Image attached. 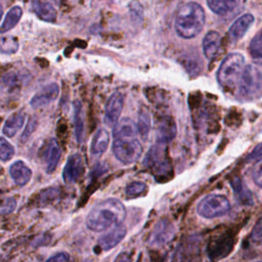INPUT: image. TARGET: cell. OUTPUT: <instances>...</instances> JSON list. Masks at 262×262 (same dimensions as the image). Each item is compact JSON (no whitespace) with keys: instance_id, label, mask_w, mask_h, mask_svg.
I'll return each mask as SVG.
<instances>
[{"instance_id":"obj_27","label":"cell","mask_w":262,"mask_h":262,"mask_svg":"<svg viewBox=\"0 0 262 262\" xmlns=\"http://www.w3.org/2000/svg\"><path fill=\"white\" fill-rule=\"evenodd\" d=\"M23 15V9L19 6H13L8 10L0 27V33H6L16 26Z\"/></svg>"},{"instance_id":"obj_29","label":"cell","mask_w":262,"mask_h":262,"mask_svg":"<svg viewBox=\"0 0 262 262\" xmlns=\"http://www.w3.org/2000/svg\"><path fill=\"white\" fill-rule=\"evenodd\" d=\"M18 49L16 38L7 36L0 38V51L3 53H14Z\"/></svg>"},{"instance_id":"obj_28","label":"cell","mask_w":262,"mask_h":262,"mask_svg":"<svg viewBox=\"0 0 262 262\" xmlns=\"http://www.w3.org/2000/svg\"><path fill=\"white\" fill-rule=\"evenodd\" d=\"M249 51L254 60H256L258 63L261 62L262 57V39H261V32H258L257 35L252 39Z\"/></svg>"},{"instance_id":"obj_19","label":"cell","mask_w":262,"mask_h":262,"mask_svg":"<svg viewBox=\"0 0 262 262\" xmlns=\"http://www.w3.org/2000/svg\"><path fill=\"white\" fill-rule=\"evenodd\" d=\"M9 173L14 182L19 185H26L32 177V170L23 162L16 161L9 167Z\"/></svg>"},{"instance_id":"obj_3","label":"cell","mask_w":262,"mask_h":262,"mask_svg":"<svg viewBox=\"0 0 262 262\" xmlns=\"http://www.w3.org/2000/svg\"><path fill=\"white\" fill-rule=\"evenodd\" d=\"M245 57L238 52H232L226 55L217 71V81L225 90L233 89L243 73Z\"/></svg>"},{"instance_id":"obj_38","label":"cell","mask_w":262,"mask_h":262,"mask_svg":"<svg viewBox=\"0 0 262 262\" xmlns=\"http://www.w3.org/2000/svg\"><path fill=\"white\" fill-rule=\"evenodd\" d=\"M2 14H3V8H2V6L0 5V19H1V17H2Z\"/></svg>"},{"instance_id":"obj_34","label":"cell","mask_w":262,"mask_h":262,"mask_svg":"<svg viewBox=\"0 0 262 262\" xmlns=\"http://www.w3.org/2000/svg\"><path fill=\"white\" fill-rule=\"evenodd\" d=\"M261 174H262V171H261V161H258L257 168L253 172V178H254L255 183L259 187L262 186V175Z\"/></svg>"},{"instance_id":"obj_30","label":"cell","mask_w":262,"mask_h":262,"mask_svg":"<svg viewBox=\"0 0 262 262\" xmlns=\"http://www.w3.org/2000/svg\"><path fill=\"white\" fill-rule=\"evenodd\" d=\"M16 207V201L12 196L5 195L0 190V214H9L14 211Z\"/></svg>"},{"instance_id":"obj_21","label":"cell","mask_w":262,"mask_h":262,"mask_svg":"<svg viewBox=\"0 0 262 262\" xmlns=\"http://www.w3.org/2000/svg\"><path fill=\"white\" fill-rule=\"evenodd\" d=\"M32 7L34 12L40 19L49 23H52L56 19V10L49 2L34 0L32 3Z\"/></svg>"},{"instance_id":"obj_33","label":"cell","mask_w":262,"mask_h":262,"mask_svg":"<svg viewBox=\"0 0 262 262\" xmlns=\"http://www.w3.org/2000/svg\"><path fill=\"white\" fill-rule=\"evenodd\" d=\"M36 125H37L36 120L31 119V120L29 121V123H28V125H27V127H26V129H25V131H24V133H23L21 136H20L21 141H26V140L30 137V135H31V134L34 132V130H35Z\"/></svg>"},{"instance_id":"obj_15","label":"cell","mask_w":262,"mask_h":262,"mask_svg":"<svg viewBox=\"0 0 262 262\" xmlns=\"http://www.w3.org/2000/svg\"><path fill=\"white\" fill-rule=\"evenodd\" d=\"M176 133H177V128L173 118L166 116L159 121L158 128H157L158 142L168 144L171 140L174 139V137L176 136Z\"/></svg>"},{"instance_id":"obj_16","label":"cell","mask_w":262,"mask_h":262,"mask_svg":"<svg viewBox=\"0 0 262 262\" xmlns=\"http://www.w3.org/2000/svg\"><path fill=\"white\" fill-rule=\"evenodd\" d=\"M232 248V237L228 234H223L218 239L212 241L208 248V255L210 259L216 260L227 255Z\"/></svg>"},{"instance_id":"obj_12","label":"cell","mask_w":262,"mask_h":262,"mask_svg":"<svg viewBox=\"0 0 262 262\" xmlns=\"http://www.w3.org/2000/svg\"><path fill=\"white\" fill-rule=\"evenodd\" d=\"M84 164L80 154L71 155L66 163L62 170V178L67 183H74L83 174Z\"/></svg>"},{"instance_id":"obj_10","label":"cell","mask_w":262,"mask_h":262,"mask_svg":"<svg viewBox=\"0 0 262 262\" xmlns=\"http://www.w3.org/2000/svg\"><path fill=\"white\" fill-rule=\"evenodd\" d=\"M126 234L127 228L122 222L115 224L110 231L105 232L98 238V247L102 251H110L114 249L119 243H121V241L126 236Z\"/></svg>"},{"instance_id":"obj_6","label":"cell","mask_w":262,"mask_h":262,"mask_svg":"<svg viewBox=\"0 0 262 262\" xmlns=\"http://www.w3.org/2000/svg\"><path fill=\"white\" fill-rule=\"evenodd\" d=\"M230 208V203L226 196L222 194H209L198 204L196 212L204 218L213 219L226 215Z\"/></svg>"},{"instance_id":"obj_8","label":"cell","mask_w":262,"mask_h":262,"mask_svg":"<svg viewBox=\"0 0 262 262\" xmlns=\"http://www.w3.org/2000/svg\"><path fill=\"white\" fill-rule=\"evenodd\" d=\"M60 156L61 149L56 139L50 138L47 140L41 151V157L47 173H52L56 169L60 160Z\"/></svg>"},{"instance_id":"obj_2","label":"cell","mask_w":262,"mask_h":262,"mask_svg":"<svg viewBox=\"0 0 262 262\" xmlns=\"http://www.w3.org/2000/svg\"><path fill=\"white\" fill-rule=\"evenodd\" d=\"M206 21L203 7L196 2H187L177 11L174 28L177 35L183 39H191L198 36Z\"/></svg>"},{"instance_id":"obj_20","label":"cell","mask_w":262,"mask_h":262,"mask_svg":"<svg viewBox=\"0 0 262 262\" xmlns=\"http://www.w3.org/2000/svg\"><path fill=\"white\" fill-rule=\"evenodd\" d=\"M230 184L233 189L234 195L241 205L252 206L254 204V199L251 190L243 183L239 178H234L230 181Z\"/></svg>"},{"instance_id":"obj_9","label":"cell","mask_w":262,"mask_h":262,"mask_svg":"<svg viewBox=\"0 0 262 262\" xmlns=\"http://www.w3.org/2000/svg\"><path fill=\"white\" fill-rule=\"evenodd\" d=\"M124 105V96L120 91L114 92L105 103V111H104V123L110 126L114 127L117 121L120 118Z\"/></svg>"},{"instance_id":"obj_4","label":"cell","mask_w":262,"mask_h":262,"mask_svg":"<svg viewBox=\"0 0 262 262\" xmlns=\"http://www.w3.org/2000/svg\"><path fill=\"white\" fill-rule=\"evenodd\" d=\"M166 145L158 142L150 147L143 160L144 167L151 171L155 178L163 181L170 178L172 174V166L167 156Z\"/></svg>"},{"instance_id":"obj_13","label":"cell","mask_w":262,"mask_h":262,"mask_svg":"<svg viewBox=\"0 0 262 262\" xmlns=\"http://www.w3.org/2000/svg\"><path fill=\"white\" fill-rule=\"evenodd\" d=\"M254 20L255 18L251 13H245L241 15L238 18H236L228 30V40L231 43H235L238 40H241L248 32L250 27L253 25Z\"/></svg>"},{"instance_id":"obj_24","label":"cell","mask_w":262,"mask_h":262,"mask_svg":"<svg viewBox=\"0 0 262 262\" xmlns=\"http://www.w3.org/2000/svg\"><path fill=\"white\" fill-rule=\"evenodd\" d=\"M150 115L148 110L145 106H141L138 112V118H137V133H139L142 140H146L149 130H150Z\"/></svg>"},{"instance_id":"obj_5","label":"cell","mask_w":262,"mask_h":262,"mask_svg":"<svg viewBox=\"0 0 262 262\" xmlns=\"http://www.w3.org/2000/svg\"><path fill=\"white\" fill-rule=\"evenodd\" d=\"M237 96L244 100H253L261 94V73L260 70L249 64L244 68L243 73L236 84Z\"/></svg>"},{"instance_id":"obj_36","label":"cell","mask_w":262,"mask_h":262,"mask_svg":"<svg viewBox=\"0 0 262 262\" xmlns=\"http://www.w3.org/2000/svg\"><path fill=\"white\" fill-rule=\"evenodd\" d=\"M69 260H70V256L67 253H57L47 259V261H56V262H64Z\"/></svg>"},{"instance_id":"obj_32","label":"cell","mask_w":262,"mask_h":262,"mask_svg":"<svg viewBox=\"0 0 262 262\" xmlns=\"http://www.w3.org/2000/svg\"><path fill=\"white\" fill-rule=\"evenodd\" d=\"M14 155L13 146L3 137H0V160L1 161H8Z\"/></svg>"},{"instance_id":"obj_25","label":"cell","mask_w":262,"mask_h":262,"mask_svg":"<svg viewBox=\"0 0 262 262\" xmlns=\"http://www.w3.org/2000/svg\"><path fill=\"white\" fill-rule=\"evenodd\" d=\"M74 128L76 140L78 143H81L84 138V120L82 104L78 100L74 102Z\"/></svg>"},{"instance_id":"obj_17","label":"cell","mask_w":262,"mask_h":262,"mask_svg":"<svg viewBox=\"0 0 262 262\" xmlns=\"http://www.w3.org/2000/svg\"><path fill=\"white\" fill-rule=\"evenodd\" d=\"M221 37L216 31H209L203 39V52L207 59L212 60L219 52Z\"/></svg>"},{"instance_id":"obj_18","label":"cell","mask_w":262,"mask_h":262,"mask_svg":"<svg viewBox=\"0 0 262 262\" xmlns=\"http://www.w3.org/2000/svg\"><path fill=\"white\" fill-rule=\"evenodd\" d=\"M137 134L136 123L130 118L118 120L114 125L113 135L115 138H133Z\"/></svg>"},{"instance_id":"obj_14","label":"cell","mask_w":262,"mask_h":262,"mask_svg":"<svg viewBox=\"0 0 262 262\" xmlns=\"http://www.w3.org/2000/svg\"><path fill=\"white\" fill-rule=\"evenodd\" d=\"M59 93V87L56 83H50L42 87L31 99L30 104L37 108L45 106L54 101Z\"/></svg>"},{"instance_id":"obj_23","label":"cell","mask_w":262,"mask_h":262,"mask_svg":"<svg viewBox=\"0 0 262 262\" xmlns=\"http://www.w3.org/2000/svg\"><path fill=\"white\" fill-rule=\"evenodd\" d=\"M25 122V115L23 113H16L10 116L4 123L2 132L7 137H13L17 131L23 127Z\"/></svg>"},{"instance_id":"obj_11","label":"cell","mask_w":262,"mask_h":262,"mask_svg":"<svg viewBox=\"0 0 262 262\" xmlns=\"http://www.w3.org/2000/svg\"><path fill=\"white\" fill-rule=\"evenodd\" d=\"M174 233L173 224L167 219H162L156 224L150 234L149 243L155 246H163L173 238Z\"/></svg>"},{"instance_id":"obj_37","label":"cell","mask_w":262,"mask_h":262,"mask_svg":"<svg viewBox=\"0 0 262 262\" xmlns=\"http://www.w3.org/2000/svg\"><path fill=\"white\" fill-rule=\"evenodd\" d=\"M248 160H249V161H250V160H257V161L261 160V144H258V145L254 148V150L249 155Z\"/></svg>"},{"instance_id":"obj_22","label":"cell","mask_w":262,"mask_h":262,"mask_svg":"<svg viewBox=\"0 0 262 262\" xmlns=\"http://www.w3.org/2000/svg\"><path fill=\"white\" fill-rule=\"evenodd\" d=\"M110 141V134L107 130L104 128H99L95 134L93 135L91 145H90V152L92 155H101L107 148Z\"/></svg>"},{"instance_id":"obj_26","label":"cell","mask_w":262,"mask_h":262,"mask_svg":"<svg viewBox=\"0 0 262 262\" xmlns=\"http://www.w3.org/2000/svg\"><path fill=\"white\" fill-rule=\"evenodd\" d=\"M239 0H207L209 8L216 14H226L232 11L237 5Z\"/></svg>"},{"instance_id":"obj_7","label":"cell","mask_w":262,"mask_h":262,"mask_svg":"<svg viewBox=\"0 0 262 262\" xmlns=\"http://www.w3.org/2000/svg\"><path fill=\"white\" fill-rule=\"evenodd\" d=\"M113 152L123 164L135 163L142 154V146L135 138H115L113 142Z\"/></svg>"},{"instance_id":"obj_1","label":"cell","mask_w":262,"mask_h":262,"mask_svg":"<svg viewBox=\"0 0 262 262\" xmlns=\"http://www.w3.org/2000/svg\"><path fill=\"white\" fill-rule=\"evenodd\" d=\"M125 206L117 199H106L97 203L86 217V226L92 231H103L121 223L126 217Z\"/></svg>"},{"instance_id":"obj_35","label":"cell","mask_w":262,"mask_h":262,"mask_svg":"<svg viewBox=\"0 0 262 262\" xmlns=\"http://www.w3.org/2000/svg\"><path fill=\"white\" fill-rule=\"evenodd\" d=\"M262 227H261V220L259 219L256 223V225L254 226V229L252 231V238L254 239V242L260 243L261 242V237H262V233H261Z\"/></svg>"},{"instance_id":"obj_31","label":"cell","mask_w":262,"mask_h":262,"mask_svg":"<svg viewBox=\"0 0 262 262\" xmlns=\"http://www.w3.org/2000/svg\"><path fill=\"white\" fill-rule=\"evenodd\" d=\"M147 186L144 182L141 181H133L126 187V194L129 198H136L142 195L146 192Z\"/></svg>"}]
</instances>
